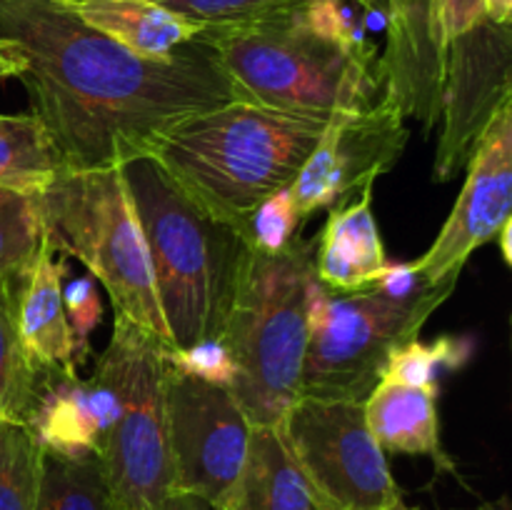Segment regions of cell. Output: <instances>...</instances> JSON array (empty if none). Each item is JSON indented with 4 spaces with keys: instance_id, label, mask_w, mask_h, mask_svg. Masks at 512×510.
<instances>
[{
    "instance_id": "6da1fadb",
    "label": "cell",
    "mask_w": 512,
    "mask_h": 510,
    "mask_svg": "<svg viewBox=\"0 0 512 510\" xmlns=\"http://www.w3.org/2000/svg\"><path fill=\"white\" fill-rule=\"evenodd\" d=\"M0 40L23 55L20 80L68 173L148 158L173 125L240 100L200 40L143 58L68 0H0Z\"/></svg>"
},
{
    "instance_id": "7a4b0ae2",
    "label": "cell",
    "mask_w": 512,
    "mask_h": 510,
    "mask_svg": "<svg viewBox=\"0 0 512 510\" xmlns=\"http://www.w3.org/2000/svg\"><path fill=\"white\" fill-rule=\"evenodd\" d=\"M330 118L233 100L173 125L148 158L205 213L248 233L253 210L295 183Z\"/></svg>"
},
{
    "instance_id": "3957f363",
    "label": "cell",
    "mask_w": 512,
    "mask_h": 510,
    "mask_svg": "<svg viewBox=\"0 0 512 510\" xmlns=\"http://www.w3.org/2000/svg\"><path fill=\"white\" fill-rule=\"evenodd\" d=\"M148 245L170 350L218 340L248 258V233L205 213L153 158L123 165Z\"/></svg>"
},
{
    "instance_id": "277c9868",
    "label": "cell",
    "mask_w": 512,
    "mask_h": 510,
    "mask_svg": "<svg viewBox=\"0 0 512 510\" xmlns=\"http://www.w3.org/2000/svg\"><path fill=\"white\" fill-rule=\"evenodd\" d=\"M318 238L265 253L250 245L220 345L233 363L230 393L253 425L280 423L300 398Z\"/></svg>"
},
{
    "instance_id": "5b68a950",
    "label": "cell",
    "mask_w": 512,
    "mask_h": 510,
    "mask_svg": "<svg viewBox=\"0 0 512 510\" xmlns=\"http://www.w3.org/2000/svg\"><path fill=\"white\" fill-rule=\"evenodd\" d=\"M208 45L245 103L290 113H350L385 98L378 50H348L313 33L300 13L260 23L203 28Z\"/></svg>"
},
{
    "instance_id": "8992f818",
    "label": "cell",
    "mask_w": 512,
    "mask_h": 510,
    "mask_svg": "<svg viewBox=\"0 0 512 510\" xmlns=\"http://www.w3.org/2000/svg\"><path fill=\"white\" fill-rule=\"evenodd\" d=\"M45 238L100 280L115 315L140 325L170 348L155 293L148 245L125 183L123 165L63 173L35 195Z\"/></svg>"
},
{
    "instance_id": "52a82bcc",
    "label": "cell",
    "mask_w": 512,
    "mask_h": 510,
    "mask_svg": "<svg viewBox=\"0 0 512 510\" xmlns=\"http://www.w3.org/2000/svg\"><path fill=\"white\" fill-rule=\"evenodd\" d=\"M455 285L458 280L425 285L408 298H393L375 285L353 293L315 285L300 398H368L383 378L390 353L418 338Z\"/></svg>"
},
{
    "instance_id": "ba28073f",
    "label": "cell",
    "mask_w": 512,
    "mask_h": 510,
    "mask_svg": "<svg viewBox=\"0 0 512 510\" xmlns=\"http://www.w3.org/2000/svg\"><path fill=\"white\" fill-rule=\"evenodd\" d=\"M165 350L140 325L115 315L113 335L95 360L118 398V415L100 448L110 510H160L173 495L165 425Z\"/></svg>"
},
{
    "instance_id": "9c48e42d",
    "label": "cell",
    "mask_w": 512,
    "mask_h": 510,
    "mask_svg": "<svg viewBox=\"0 0 512 510\" xmlns=\"http://www.w3.org/2000/svg\"><path fill=\"white\" fill-rule=\"evenodd\" d=\"M280 428L328 510H390L403 503L363 400L298 398Z\"/></svg>"
},
{
    "instance_id": "30bf717a",
    "label": "cell",
    "mask_w": 512,
    "mask_h": 510,
    "mask_svg": "<svg viewBox=\"0 0 512 510\" xmlns=\"http://www.w3.org/2000/svg\"><path fill=\"white\" fill-rule=\"evenodd\" d=\"M165 425L173 493L193 495L218 510L243 470L253 423L228 388L168 360Z\"/></svg>"
},
{
    "instance_id": "8fae6325",
    "label": "cell",
    "mask_w": 512,
    "mask_h": 510,
    "mask_svg": "<svg viewBox=\"0 0 512 510\" xmlns=\"http://www.w3.org/2000/svg\"><path fill=\"white\" fill-rule=\"evenodd\" d=\"M512 105V23L480 20L445 45L443 100L433 175L448 183L468 165L495 115Z\"/></svg>"
},
{
    "instance_id": "7c38bea8",
    "label": "cell",
    "mask_w": 512,
    "mask_h": 510,
    "mask_svg": "<svg viewBox=\"0 0 512 510\" xmlns=\"http://www.w3.org/2000/svg\"><path fill=\"white\" fill-rule=\"evenodd\" d=\"M390 98L365 110L333 113L315 143L303 170L290 185L298 215L308 220L318 210L348 200V195L373 188L403 155L410 140L408 123Z\"/></svg>"
},
{
    "instance_id": "4fadbf2b",
    "label": "cell",
    "mask_w": 512,
    "mask_h": 510,
    "mask_svg": "<svg viewBox=\"0 0 512 510\" xmlns=\"http://www.w3.org/2000/svg\"><path fill=\"white\" fill-rule=\"evenodd\" d=\"M465 168V185L438 238L410 263L423 285L458 280L470 255L495 243L512 220V105L495 115Z\"/></svg>"
},
{
    "instance_id": "5bb4252c",
    "label": "cell",
    "mask_w": 512,
    "mask_h": 510,
    "mask_svg": "<svg viewBox=\"0 0 512 510\" xmlns=\"http://www.w3.org/2000/svg\"><path fill=\"white\" fill-rule=\"evenodd\" d=\"M385 98L405 118L433 130L440 120L445 78V43L438 25V0H385V50L380 55Z\"/></svg>"
},
{
    "instance_id": "9a60e30c",
    "label": "cell",
    "mask_w": 512,
    "mask_h": 510,
    "mask_svg": "<svg viewBox=\"0 0 512 510\" xmlns=\"http://www.w3.org/2000/svg\"><path fill=\"white\" fill-rule=\"evenodd\" d=\"M115 415L118 398L100 373L80 378L65 370H43L28 428L45 450L100 455Z\"/></svg>"
},
{
    "instance_id": "2e32d148",
    "label": "cell",
    "mask_w": 512,
    "mask_h": 510,
    "mask_svg": "<svg viewBox=\"0 0 512 510\" xmlns=\"http://www.w3.org/2000/svg\"><path fill=\"white\" fill-rule=\"evenodd\" d=\"M45 238L28 273L18 283V328L25 350L43 370L78 373L88 355L78 348L63 308L65 260Z\"/></svg>"
},
{
    "instance_id": "e0dca14e",
    "label": "cell",
    "mask_w": 512,
    "mask_h": 510,
    "mask_svg": "<svg viewBox=\"0 0 512 510\" xmlns=\"http://www.w3.org/2000/svg\"><path fill=\"white\" fill-rule=\"evenodd\" d=\"M218 510H328L280 423L253 425L243 470Z\"/></svg>"
},
{
    "instance_id": "ac0fdd59",
    "label": "cell",
    "mask_w": 512,
    "mask_h": 510,
    "mask_svg": "<svg viewBox=\"0 0 512 510\" xmlns=\"http://www.w3.org/2000/svg\"><path fill=\"white\" fill-rule=\"evenodd\" d=\"M390 265L373 213V188L335 205L315 245V278L335 293L373 285Z\"/></svg>"
},
{
    "instance_id": "d6986e66",
    "label": "cell",
    "mask_w": 512,
    "mask_h": 510,
    "mask_svg": "<svg viewBox=\"0 0 512 510\" xmlns=\"http://www.w3.org/2000/svg\"><path fill=\"white\" fill-rule=\"evenodd\" d=\"M363 405L370 433L378 440L383 453L425 455L438 470L458 473L440 440L438 388L405 385L383 378L370 390Z\"/></svg>"
},
{
    "instance_id": "ffe728a7",
    "label": "cell",
    "mask_w": 512,
    "mask_h": 510,
    "mask_svg": "<svg viewBox=\"0 0 512 510\" xmlns=\"http://www.w3.org/2000/svg\"><path fill=\"white\" fill-rule=\"evenodd\" d=\"M68 5L90 28L143 58H168L203 30L153 0H68Z\"/></svg>"
},
{
    "instance_id": "44dd1931",
    "label": "cell",
    "mask_w": 512,
    "mask_h": 510,
    "mask_svg": "<svg viewBox=\"0 0 512 510\" xmlns=\"http://www.w3.org/2000/svg\"><path fill=\"white\" fill-rule=\"evenodd\" d=\"M68 173L35 113L0 115V188L38 195Z\"/></svg>"
},
{
    "instance_id": "7402d4cb",
    "label": "cell",
    "mask_w": 512,
    "mask_h": 510,
    "mask_svg": "<svg viewBox=\"0 0 512 510\" xmlns=\"http://www.w3.org/2000/svg\"><path fill=\"white\" fill-rule=\"evenodd\" d=\"M18 283L0 278V420L28 425L43 368L35 365L20 338Z\"/></svg>"
},
{
    "instance_id": "603a6c76",
    "label": "cell",
    "mask_w": 512,
    "mask_h": 510,
    "mask_svg": "<svg viewBox=\"0 0 512 510\" xmlns=\"http://www.w3.org/2000/svg\"><path fill=\"white\" fill-rule=\"evenodd\" d=\"M35 510H110L100 455H63L43 448Z\"/></svg>"
},
{
    "instance_id": "cb8c5ba5",
    "label": "cell",
    "mask_w": 512,
    "mask_h": 510,
    "mask_svg": "<svg viewBox=\"0 0 512 510\" xmlns=\"http://www.w3.org/2000/svg\"><path fill=\"white\" fill-rule=\"evenodd\" d=\"M43 240L38 198L0 188V278H23L38 258Z\"/></svg>"
},
{
    "instance_id": "d4e9b609",
    "label": "cell",
    "mask_w": 512,
    "mask_h": 510,
    "mask_svg": "<svg viewBox=\"0 0 512 510\" xmlns=\"http://www.w3.org/2000/svg\"><path fill=\"white\" fill-rule=\"evenodd\" d=\"M40 458L43 448L28 425L0 420V510H35Z\"/></svg>"
},
{
    "instance_id": "484cf974",
    "label": "cell",
    "mask_w": 512,
    "mask_h": 510,
    "mask_svg": "<svg viewBox=\"0 0 512 510\" xmlns=\"http://www.w3.org/2000/svg\"><path fill=\"white\" fill-rule=\"evenodd\" d=\"M470 343L458 338H440L435 343H420L418 338L398 345L385 363L383 378L405 385L438 388V368H458L468 360ZM380 378V380H383Z\"/></svg>"
},
{
    "instance_id": "4316f807",
    "label": "cell",
    "mask_w": 512,
    "mask_h": 510,
    "mask_svg": "<svg viewBox=\"0 0 512 510\" xmlns=\"http://www.w3.org/2000/svg\"><path fill=\"white\" fill-rule=\"evenodd\" d=\"M203 28L260 23L300 13L313 0H153Z\"/></svg>"
},
{
    "instance_id": "83f0119b",
    "label": "cell",
    "mask_w": 512,
    "mask_h": 510,
    "mask_svg": "<svg viewBox=\"0 0 512 510\" xmlns=\"http://www.w3.org/2000/svg\"><path fill=\"white\" fill-rule=\"evenodd\" d=\"M303 223L305 220L298 215L290 188L278 190L268 200H263L248 218V240L253 248L275 253L298 238Z\"/></svg>"
},
{
    "instance_id": "f1b7e54d",
    "label": "cell",
    "mask_w": 512,
    "mask_h": 510,
    "mask_svg": "<svg viewBox=\"0 0 512 510\" xmlns=\"http://www.w3.org/2000/svg\"><path fill=\"white\" fill-rule=\"evenodd\" d=\"M63 308L65 318H68L70 330L75 335V343L83 350L85 355H90L88 338L98 323L103 320V303H100V295L95 290V283L90 275L85 278L70 280L63 288Z\"/></svg>"
},
{
    "instance_id": "f546056e",
    "label": "cell",
    "mask_w": 512,
    "mask_h": 510,
    "mask_svg": "<svg viewBox=\"0 0 512 510\" xmlns=\"http://www.w3.org/2000/svg\"><path fill=\"white\" fill-rule=\"evenodd\" d=\"M165 358L175 365V368L185 370V373L195 375V378L210 380L215 385H223L230 390L233 385V363H230L228 353L220 345V340H208V343L193 345L188 350H165Z\"/></svg>"
},
{
    "instance_id": "4dcf8cb0",
    "label": "cell",
    "mask_w": 512,
    "mask_h": 510,
    "mask_svg": "<svg viewBox=\"0 0 512 510\" xmlns=\"http://www.w3.org/2000/svg\"><path fill=\"white\" fill-rule=\"evenodd\" d=\"M480 20H485L483 0H438V25L445 45Z\"/></svg>"
},
{
    "instance_id": "1f68e13d",
    "label": "cell",
    "mask_w": 512,
    "mask_h": 510,
    "mask_svg": "<svg viewBox=\"0 0 512 510\" xmlns=\"http://www.w3.org/2000/svg\"><path fill=\"white\" fill-rule=\"evenodd\" d=\"M25 70V60L20 50L8 40H0V80L3 78H20Z\"/></svg>"
},
{
    "instance_id": "d6a6232c",
    "label": "cell",
    "mask_w": 512,
    "mask_h": 510,
    "mask_svg": "<svg viewBox=\"0 0 512 510\" xmlns=\"http://www.w3.org/2000/svg\"><path fill=\"white\" fill-rule=\"evenodd\" d=\"M485 20L498 25L512 23V0H483Z\"/></svg>"
},
{
    "instance_id": "836d02e7",
    "label": "cell",
    "mask_w": 512,
    "mask_h": 510,
    "mask_svg": "<svg viewBox=\"0 0 512 510\" xmlns=\"http://www.w3.org/2000/svg\"><path fill=\"white\" fill-rule=\"evenodd\" d=\"M160 510H213V508H210L208 503H203L200 498H193V495L173 493L168 500H165Z\"/></svg>"
},
{
    "instance_id": "e575fe53",
    "label": "cell",
    "mask_w": 512,
    "mask_h": 510,
    "mask_svg": "<svg viewBox=\"0 0 512 510\" xmlns=\"http://www.w3.org/2000/svg\"><path fill=\"white\" fill-rule=\"evenodd\" d=\"M500 243V253H503V260L505 263H512V220H508V223L503 225V228H500V233H498V238H495Z\"/></svg>"
},
{
    "instance_id": "d590c367",
    "label": "cell",
    "mask_w": 512,
    "mask_h": 510,
    "mask_svg": "<svg viewBox=\"0 0 512 510\" xmlns=\"http://www.w3.org/2000/svg\"><path fill=\"white\" fill-rule=\"evenodd\" d=\"M470 510H512V505L508 495H500L498 500H488V503H480L478 508H470Z\"/></svg>"
},
{
    "instance_id": "8d00e7d4",
    "label": "cell",
    "mask_w": 512,
    "mask_h": 510,
    "mask_svg": "<svg viewBox=\"0 0 512 510\" xmlns=\"http://www.w3.org/2000/svg\"><path fill=\"white\" fill-rule=\"evenodd\" d=\"M370 3H375V5H380V8L385 10V0H370Z\"/></svg>"
},
{
    "instance_id": "74e56055",
    "label": "cell",
    "mask_w": 512,
    "mask_h": 510,
    "mask_svg": "<svg viewBox=\"0 0 512 510\" xmlns=\"http://www.w3.org/2000/svg\"><path fill=\"white\" fill-rule=\"evenodd\" d=\"M390 510H405V503H400V505H395V508H390Z\"/></svg>"
},
{
    "instance_id": "f35d334b",
    "label": "cell",
    "mask_w": 512,
    "mask_h": 510,
    "mask_svg": "<svg viewBox=\"0 0 512 510\" xmlns=\"http://www.w3.org/2000/svg\"><path fill=\"white\" fill-rule=\"evenodd\" d=\"M405 510H418V508H408V505H405Z\"/></svg>"
}]
</instances>
